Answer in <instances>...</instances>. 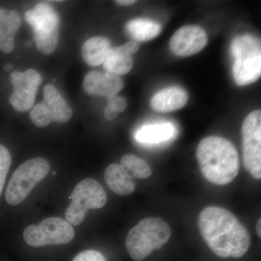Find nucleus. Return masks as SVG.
<instances>
[{
  "label": "nucleus",
  "mask_w": 261,
  "mask_h": 261,
  "mask_svg": "<svg viewBox=\"0 0 261 261\" xmlns=\"http://www.w3.org/2000/svg\"><path fill=\"white\" fill-rule=\"evenodd\" d=\"M256 231L257 236L261 239V218L259 219V221H257L256 224Z\"/></svg>",
  "instance_id": "27"
},
{
  "label": "nucleus",
  "mask_w": 261,
  "mask_h": 261,
  "mask_svg": "<svg viewBox=\"0 0 261 261\" xmlns=\"http://www.w3.org/2000/svg\"><path fill=\"white\" fill-rule=\"evenodd\" d=\"M207 35L202 27L197 25H185L178 29L171 38L169 46L171 51L180 57L197 54L205 47Z\"/></svg>",
  "instance_id": "12"
},
{
  "label": "nucleus",
  "mask_w": 261,
  "mask_h": 261,
  "mask_svg": "<svg viewBox=\"0 0 261 261\" xmlns=\"http://www.w3.org/2000/svg\"><path fill=\"white\" fill-rule=\"evenodd\" d=\"M111 49V43L107 38L92 37L84 42L82 55L86 63L91 66H98L103 64Z\"/></svg>",
  "instance_id": "18"
},
{
  "label": "nucleus",
  "mask_w": 261,
  "mask_h": 261,
  "mask_svg": "<svg viewBox=\"0 0 261 261\" xmlns=\"http://www.w3.org/2000/svg\"><path fill=\"white\" fill-rule=\"evenodd\" d=\"M196 156L202 176L214 185H228L240 171V158L235 146L230 141L211 136L201 141Z\"/></svg>",
  "instance_id": "2"
},
{
  "label": "nucleus",
  "mask_w": 261,
  "mask_h": 261,
  "mask_svg": "<svg viewBox=\"0 0 261 261\" xmlns=\"http://www.w3.org/2000/svg\"><path fill=\"white\" fill-rule=\"evenodd\" d=\"M231 53L233 58V76L240 86L255 83L261 77V39L244 34L233 39Z\"/></svg>",
  "instance_id": "4"
},
{
  "label": "nucleus",
  "mask_w": 261,
  "mask_h": 261,
  "mask_svg": "<svg viewBox=\"0 0 261 261\" xmlns=\"http://www.w3.org/2000/svg\"><path fill=\"white\" fill-rule=\"evenodd\" d=\"M25 20L32 27L38 50L50 55L58 47L59 16L50 5L39 3L25 14Z\"/></svg>",
  "instance_id": "6"
},
{
  "label": "nucleus",
  "mask_w": 261,
  "mask_h": 261,
  "mask_svg": "<svg viewBox=\"0 0 261 261\" xmlns=\"http://www.w3.org/2000/svg\"><path fill=\"white\" fill-rule=\"evenodd\" d=\"M171 237V227L166 221L160 218H147L140 221L127 234L126 250L133 260H142L154 250L164 246Z\"/></svg>",
  "instance_id": "3"
},
{
  "label": "nucleus",
  "mask_w": 261,
  "mask_h": 261,
  "mask_svg": "<svg viewBox=\"0 0 261 261\" xmlns=\"http://www.w3.org/2000/svg\"><path fill=\"white\" fill-rule=\"evenodd\" d=\"M21 25V18L15 10L0 8V51L10 54L15 49V36Z\"/></svg>",
  "instance_id": "15"
},
{
  "label": "nucleus",
  "mask_w": 261,
  "mask_h": 261,
  "mask_svg": "<svg viewBox=\"0 0 261 261\" xmlns=\"http://www.w3.org/2000/svg\"><path fill=\"white\" fill-rule=\"evenodd\" d=\"M71 203L65 212L70 224L79 226L84 221L87 211L102 208L107 202L104 189L93 178H86L75 186L70 197Z\"/></svg>",
  "instance_id": "7"
},
{
  "label": "nucleus",
  "mask_w": 261,
  "mask_h": 261,
  "mask_svg": "<svg viewBox=\"0 0 261 261\" xmlns=\"http://www.w3.org/2000/svg\"><path fill=\"white\" fill-rule=\"evenodd\" d=\"M11 162V154L9 150L4 145L0 144V195L3 192Z\"/></svg>",
  "instance_id": "23"
},
{
  "label": "nucleus",
  "mask_w": 261,
  "mask_h": 261,
  "mask_svg": "<svg viewBox=\"0 0 261 261\" xmlns=\"http://www.w3.org/2000/svg\"><path fill=\"white\" fill-rule=\"evenodd\" d=\"M187 101L188 94L186 91L179 87H168L154 94L151 99L150 106L155 112L170 113L185 107Z\"/></svg>",
  "instance_id": "14"
},
{
  "label": "nucleus",
  "mask_w": 261,
  "mask_h": 261,
  "mask_svg": "<svg viewBox=\"0 0 261 261\" xmlns=\"http://www.w3.org/2000/svg\"><path fill=\"white\" fill-rule=\"evenodd\" d=\"M12 68H13V66L9 64V63H8V64L5 65V70H6V71H10V70H11Z\"/></svg>",
  "instance_id": "28"
},
{
  "label": "nucleus",
  "mask_w": 261,
  "mask_h": 261,
  "mask_svg": "<svg viewBox=\"0 0 261 261\" xmlns=\"http://www.w3.org/2000/svg\"><path fill=\"white\" fill-rule=\"evenodd\" d=\"M137 0H116L117 4L121 5V6H129L135 4Z\"/></svg>",
  "instance_id": "26"
},
{
  "label": "nucleus",
  "mask_w": 261,
  "mask_h": 261,
  "mask_svg": "<svg viewBox=\"0 0 261 261\" xmlns=\"http://www.w3.org/2000/svg\"><path fill=\"white\" fill-rule=\"evenodd\" d=\"M243 163L252 177L261 179V110L252 111L242 127Z\"/></svg>",
  "instance_id": "10"
},
{
  "label": "nucleus",
  "mask_w": 261,
  "mask_h": 261,
  "mask_svg": "<svg viewBox=\"0 0 261 261\" xmlns=\"http://www.w3.org/2000/svg\"><path fill=\"white\" fill-rule=\"evenodd\" d=\"M50 166L43 158H34L22 163L10 178L5 199L10 205H17L31 193L34 187L47 176Z\"/></svg>",
  "instance_id": "5"
},
{
  "label": "nucleus",
  "mask_w": 261,
  "mask_h": 261,
  "mask_svg": "<svg viewBox=\"0 0 261 261\" xmlns=\"http://www.w3.org/2000/svg\"><path fill=\"white\" fill-rule=\"evenodd\" d=\"M122 48L126 51L128 54L132 55L135 54L137 51L140 49V44L137 41H130V42L126 43L121 46Z\"/></svg>",
  "instance_id": "25"
},
{
  "label": "nucleus",
  "mask_w": 261,
  "mask_h": 261,
  "mask_svg": "<svg viewBox=\"0 0 261 261\" xmlns=\"http://www.w3.org/2000/svg\"><path fill=\"white\" fill-rule=\"evenodd\" d=\"M126 32L137 42H145L159 36L161 27L149 19L137 18L127 23Z\"/></svg>",
  "instance_id": "20"
},
{
  "label": "nucleus",
  "mask_w": 261,
  "mask_h": 261,
  "mask_svg": "<svg viewBox=\"0 0 261 261\" xmlns=\"http://www.w3.org/2000/svg\"><path fill=\"white\" fill-rule=\"evenodd\" d=\"M127 107V102L123 97L113 96L108 98V104L105 116L109 121H112L116 118L118 113L123 112Z\"/></svg>",
  "instance_id": "22"
},
{
  "label": "nucleus",
  "mask_w": 261,
  "mask_h": 261,
  "mask_svg": "<svg viewBox=\"0 0 261 261\" xmlns=\"http://www.w3.org/2000/svg\"><path fill=\"white\" fill-rule=\"evenodd\" d=\"M23 236L29 246L42 247L69 243L74 238L75 231L67 220L50 217L38 225L27 226Z\"/></svg>",
  "instance_id": "8"
},
{
  "label": "nucleus",
  "mask_w": 261,
  "mask_h": 261,
  "mask_svg": "<svg viewBox=\"0 0 261 261\" xmlns=\"http://www.w3.org/2000/svg\"><path fill=\"white\" fill-rule=\"evenodd\" d=\"M73 115L71 108L53 84H47L44 89V101L36 105L31 111V121L39 128H44L53 122L64 123L69 121Z\"/></svg>",
  "instance_id": "9"
},
{
  "label": "nucleus",
  "mask_w": 261,
  "mask_h": 261,
  "mask_svg": "<svg viewBox=\"0 0 261 261\" xmlns=\"http://www.w3.org/2000/svg\"><path fill=\"white\" fill-rule=\"evenodd\" d=\"M56 171H53V175H56Z\"/></svg>",
  "instance_id": "30"
},
{
  "label": "nucleus",
  "mask_w": 261,
  "mask_h": 261,
  "mask_svg": "<svg viewBox=\"0 0 261 261\" xmlns=\"http://www.w3.org/2000/svg\"><path fill=\"white\" fill-rule=\"evenodd\" d=\"M132 175L124 166L118 163L109 165L105 171V180L108 187L117 195H128L135 190Z\"/></svg>",
  "instance_id": "16"
},
{
  "label": "nucleus",
  "mask_w": 261,
  "mask_h": 261,
  "mask_svg": "<svg viewBox=\"0 0 261 261\" xmlns=\"http://www.w3.org/2000/svg\"><path fill=\"white\" fill-rule=\"evenodd\" d=\"M176 128L170 123H154L141 127L136 132L135 138L145 145H158L174 137Z\"/></svg>",
  "instance_id": "17"
},
{
  "label": "nucleus",
  "mask_w": 261,
  "mask_h": 261,
  "mask_svg": "<svg viewBox=\"0 0 261 261\" xmlns=\"http://www.w3.org/2000/svg\"><path fill=\"white\" fill-rule=\"evenodd\" d=\"M103 66L108 73L117 75H125L132 70L133 59L121 46L111 47L103 63Z\"/></svg>",
  "instance_id": "19"
},
{
  "label": "nucleus",
  "mask_w": 261,
  "mask_h": 261,
  "mask_svg": "<svg viewBox=\"0 0 261 261\" xmlns=\"http://www.w3.org/2000/svg\"><path fill=\"white\" fill-rule=\"evenodd\" d=\"M49 1L63 2V1H65V0H49Z\"/></svg>",
  "instance_id": "29"
},
{
  "label": "nucleus",
  "mask_w": 261,
  "mask_h": 261,
  "mask_svg": "<svg viewBox=\"0 0 261 261\" xmlns=\"http://www.w3.org/2000/svg\"><path fill=\"white\" fill-rule=\"evenodd\" d=\"M201 237L215 255L240 258L250 249V233L238 218L223 207L209 206L198 217Z\"/></svg>",
  "instance_id": "1"
},
{
  "label": "nucleus",
  "mask_w": 261,
  "mask_h": 261,
  "mask_svg": "<svg viewBox=\"0 0 261 261\" xmlns=\"http://www.w3.org/2000/svg\"><path fill=\"white\" fill-rule=\"evenodd\" d=\"M10 80L14 86V92L9 99L10 104L17 112H27L35 102L38 87L42 84V76L35 70L29 69L23 73L12 72Z\"/></svg>",
  "instance_id": "11"
},
{
  "label": "nucleus",
  "mask_w": 261,
  "mask_h": 261,
  "mask_svg": "<svg viewBox=\"0 0 261 261\" xmlns=\"http://www.w3.org/2000/svg\"><path fill=\"white\" fill-rule=\"evenodd\" d=\"M72 261H107L106 257L97 250H89L80 252Z\"/></svg>",
  "instance_id": "24"
},
{
  "label": "nucleus",
  "mask_w": 261,
  "mask_h": 261,
  "mask_svg": "<svg viewBox=\"0 0 261 261\" xmlns=\"http://www.w3.org/2000/svg\"><path fill=\"white\" fill-rule=\"evenodd\" d=\"M121 163L133 178L145 179L152 175V170L148 163L135 154H124L122 157Z\"/></svg>",
  "instance_id": "21"
},
{
  "label": "nucleus",
  "mask_w": 261,
  "mask_h": 261,
  "mask_svg": "<svg viewBox=\"0 0 261 261\" xmlns=\"http://www.w3.org/2000/svg\"><path fill=\"white\" fill-rule=\"evenodd\" d=\"M123 87L121 79L108 72L102 73L93 70L87 73L84 80V92L89 95L110 98L116 96Z\"/></svg>",
  "instance_id": "13"
}]
</instances>
